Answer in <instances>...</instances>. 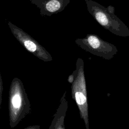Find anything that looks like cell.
Listing matches in <instances>:
<instances>
[{
    "mask_svg": "<svg viewBox=\"0 0 129 129\" xmlns=\"http://www.w3.org/2000/svg\"><path fill=\"white\" fill-rule=\"evenodd\" d=\"M75 97L76 102L79 106L83 105L86 103V96L82 92H76Z\"/></svg>",
    "mask_w": 129,
    "mask_h": 129,
    "instance_id": "obj_2",
    "label": "cell"
},
{
    "mask_svg": "<svg viewBox=\"0 0 129 129\" xmlns=\"http://www.w3.org/2000/svg\"><path fill=\"white\" fill-rule=\"evenodd\" d=\"M60 6V3L57 1L53 0L49 2L46 4V8L48 11L53 12L59 9Z\"/></svg>",
    "mask_w": 129,
    "mask_h": 129,
    "instance_id": "obj_1",
    "label": "cell"
},
{
    "mask_svg": "<svg viewBox=\"0 0 129 129\" xmlns=\"http://www.w3.org/2000/svg\"><path fill=\"white\" fill-rule=\"evenodd\" d=\"M21 103V98L19 94H15L12 97V104L15 108H19Z\"/></svg>",
    "mask_w": 129,
    "mask_h": 129,
    "instance_id": "obj_3",
    "label": "cell"
},
{
    "mask_svg": "<svg viewBox=\"0 0 129 129\" xmlns=\"http://www.w3.org/2000/svg\"><path fill=\"white\" fill-rule=\"evenodd\" d=\"M24 45L25 47L30 52H34L36 51L37 47L36 44L31 41L26 40L24 42Z\"/></svg>",
    "mask_w": 129,
    "mask_h": 129,
    "instance_id": "obj_4",
    "label": "cell"
}]
</instances>
